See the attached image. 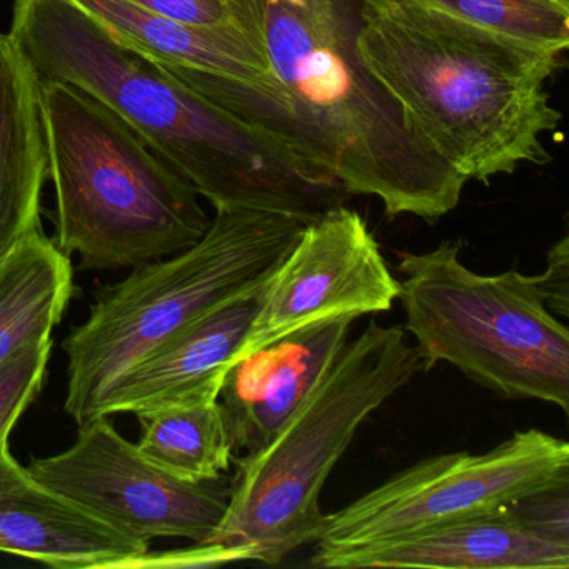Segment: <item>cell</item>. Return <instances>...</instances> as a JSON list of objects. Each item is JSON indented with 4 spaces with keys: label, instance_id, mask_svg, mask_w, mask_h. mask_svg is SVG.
Here are the masks:
<instances>
[{
    "label": "cell",
    "instance_id": "cell-1",
    "mask_svg": "<svg viewBox=\"0 0 569 569\" xmlns=\"http://www.w3.org/2000/svg\"><path fill=\"white\" fill-rule=\"evenodd\" d=\"M11 36L41 81L74 86L111 109L216 211L311 222L349 201L328 169L119 44L69 0H14Z\"/></svg>",
    "mask_w": 569,
    "mask_h": 569
},
{
    "label": "cell",
    "instance_id": "cell-2",
    "mask_svg": "<svg viewBox=\"0 0 569 569\" xmlns=\"http://www.w3.org/2000/svg\"><path fill=\"white\" fill-rule=\"evenodd\" d=\"M356 48L422 141L466 182L551 161L561 112L546 84L566 51L455 18L422 0H356Z\"/></svg>",
    "mask_w": 569,
    "mask_h": 569
},
{
    "label": "cell",
    "instance_id": "cell-3",
    "mask_svg": "<svg viewBox=\"0 0 569 569\" xmlns=\"http://www.w3.org/2000/svg\"><path fill=\"white\" fill-rule=\"evenodd\" d=\"M356 0H264V42L302 131L305 152L349 196L386 218L435 224L458 208L466 179L415 131L356 48Z\"/></svg>",
    "mask_w": 569,
    "mask_h": 569
},
{
    "label": "cell",
    "instance_id": "cell-4",
    "mask_svg": "<svg viewBox=\"0 0 569 569\" xmlns=\"http://www.w3.org/2000/svg\"><path fill=\"white\" fill-rule=\"evenodd\" d=\"M422 371L401 326L372 319L346 342L271 441L236 459L228 511L206 541L196 542L209 566L278 565L318 541L326 479L365 419Z\"/></svg>",
    "mask_w": 569,
    "mask_h": 569
},
{
    "label": "cell",
    "instance_id": "cell-5",
    "mask_svg": "<svg viewBox=\"0 0 569 569\" xmlns=\"http://www.w3.org/2000/svg\"><path fill=\"white\" fill-rule=\"evenodd\" d=\"M41 91L58 248L81 269L138 268L206 234L198 192L116 112L66 82Z\"/></svg>",
    "mask_w": 569,
    "mask_h": 569
},
{
    "label": "cell",
    "instance_id": "cell-6",
    "mask_svg": "<svg viewBox=\"0 0 569 569\" xmlns=\"http://www.w3.org/2000/svg\"><path fill=\"white\" fill-rule=\"evenodd\" d=\"M308 224L278 212L218 209L194 246L106 288L88 321L62 342L68 415L79 426L91 421L102 392L129 366L218 306L264 286Z\"/></svg>",
    "mask_w": 569,
    "mask_h": 569
},
{
    "label": "cell",
    "instance_id": "cell-7",
    "mask_svg": "<svg viewBox=\"0 0 569 569\" xmlns=\"http://www.w3.org/2000/svg\"><path fill=\"white\" fill-rule=\"evenodd\" d=\"M462 242L399 252V301L422 369L448 362L506 399L569 409V331L542 302L531 276L476 274Z\"/></svg>",
    "mask_w": 569,
    "mask_h": 569
},
{
    "label": "cell",
    "instance_id": "cell-8",
    "mask_svg": "<svg viewBox=\"0 0 569 569\" xmlns=\"http://www.w3.org/2000/svg\"><path fill=\"white\" fill-rule=\"evenodd\" d=\"M569 485V445L539 429L515 432L482 455L432 456L396 472L346 508L326 515L309 565L371 548Z\"/></svg>",
    "mask_w": 569,
    "mask_h": 569
},
{
    "label": "cell",
    "instance_id": "cell-9",
    "mask_svg": "<svg viewBox=\"0 0 569 569\" xmlns=\"http://www.w3.org/2000/svg\"><path fill=\"white\" fill-rule=\"evenodd\" d=\"M109 416L84 422L71 448L34 459L29 472L46 488L142 542H202L228 511L231 479L186 481L164 471L122 438Z\"/></svg>",
    "mask_w": 569,
    "mask_h": 569
},
{
    "label": "cell",
    "instance_id": "cell-10",
    "mask_svg": "<svg viewBox=\"0 0 569 569\" xmlns=\"http://www.w3.org/2000/svg\"><path fill=\"white\" fill-rule=\"evenodd\" d=\"M399 289L365 219L331 209L306 226L269 279L234 361L325 319L389 311Z\"/></svg>",
    "mask_w": 569,
    "mask_h": 569
},
{
    "label": "cell",
    "instance_id": "cell-11",
    "mask_svg": "<svg viewBox=\"0 0 569 569\" xmlns=\"http://www.w3.org/2000/svg\"><path fill=\"white\" fill-rule=\"evenodd\" d=\"M0 551L62 569H132L149 545L46 488L8 445L0 448Z\"/></svg>",
    "mask_w": 569,
    "mask_h": 569
},
{
    "label": "cell",
    "instance_id": "cell-12",
    "mask_svg": "<svg viewBox=\"0 0 569 569\" xmlns=\"http://www.w3.org/2000/svg\"><path fill=\"white\" fill-rule=\"evenodd\" d=\"M356 319L339 316L315 322L229 366L219 401L234 451L246 449L249 455L271 441L345 348Z\"/></svg>",
    "mask_w": 569,
    "mask_h": 569
},
{
    "label": "cell",
    "instance_id": "cell-13",
    "mask_svg": "<svg viewBox=\"0 0 569 569\" xmlns=\"http://www.w3.org/2000/svg\"><path fill=\"white\" fill-rule=\"evenodd\" d=\"M518 499L492 511L398 541L338 552L316 566L345 569H568L569 542L536 528L519 508Z\"/></svg>",
    "mask_w": 569,
    "mask_h": 569
},
{
    "label": "cell",
    "instance_id": "cell-14",
    "mask_svg": "<svg viewBox=\"0 0 569 569\" xmlns=\"http://www.w3.org/2000/svg\"><path fill=\"white\" fill-rule=\"evenodd\" d=\"M266 284L218 306L129 366L102 392L94 418L138 415L201 392L221 391L226 371L258 315Z\"/></svg>",
    "mask_w": 569,
    "mask_h": 569
},
{
    "label": "cell",
    "instance_id": "cell-15",
    "mask_svg": "<svg viewBox=\"0 0 569 569\" xmlns=\"http://www.w3.org/2000/svg\"><path fill=\"white\" fill-rule=\"evenodd\" d=\"M48 178L41 79L11 32H0V262L42 229Z\"/></svg>",
    "mask_w": 569,
    "mask_h": 569
},
{
    "label": "cell",
    "instance_id": "cell-16",
    "mask_svg": "<svg viewBox=\"0 0 569 569\" xmlns=\"http://www.w3.org/2000/svg\"><path fill=\"white\" fill-rule=\"evenodd\" d=\"M69 2L99 22L119 44L164 69H192L259 88H282L264 42L242 29L184 24L131 0Z\"/></svg>",
    "mask_w": 569,
    "mask_h": 569
},
{
    "label": "cell",
    "instance_id": "cell-17",
    "mask_svg": "<svg viewBox=\"0 0 569 569\" xmlns=\"http://www.w3.org/2000/svg\"><path fill=\"white\" fill-rule=\"evenodd\" d=\"M74 291L71 258L42 229L0 262V365L32 342L51 339Z\"/></svg>",
    "mask_w": 569,
    "mask_h": 569
},
{
    "label": "cell",
    "instance_id": "cell-18",
    "mask_svg": "<svg viewBox=\"0 0 569 569\" xmlns=\"http://www.w3.org/2000/svg\"><path fill=\"white\" fill-rule=\"evenodd\" d=\"M138 418L142 429L138 448L176 478L208 481L228 471L234 441L219 391L138 412Z\"/></svg>",
    "mask_w": 569,
    "mask_h": 569
},
{
    "label": "cell",
    "instance_id": "cell-19",
    "mask_svg": "<svg viewBox=\"0 0 569 569\" xmlns=\"http://www.w3.org/2000/svg\"><path fill=\"white\" fill-rule=\"evenodd\" d=\"M455 18L511 38L566 51L569 0H422Z\"/></svg>",
    "mask_w": 569,
    "mask_h": 569
},
{
    "label": "cell",
    "instance_id": "cell-20",
    "mask_svg": "<svg viewBox=\"0 0 569 569\" xmlns=\"http://www.w3.org/2000/svg\"><path fill=\"white\" fill-rule=\"evenodd\" d=\"M52 339L32 342L0 365V448L42 389Z\"/></svg>",
    "mask_w": 569,
    "mask_h": 569
},
{
    "label": "cell",
    "instance_id": "cell-21",
    "mask_svg": "<svg viewBox=\"0 0 569 569\" xmlns=\"http://www.w3.org/2000/svg\"><path fill=\"white\" fill-rule=\"evenodd\" d=\"M131 2L184 24L204 26V28H239L264 42V0H131Z\"/></svg>",
    "mask_w": 569,
    "mask_h": 569
},
{
    "label": "cell",
    "instance_id": "cell-22",
    "mask_svg": "<svg viewBox=\"0 0 569 569\" xmlns=\"http://www.w3.org/2000/svg\"><path fill=\"white\" fill-rule=\"evenodd\" d=\"M546 308L556 316H569V238L562 236L548 252V268L531 276Z\"/></svg>",
    "mask_w": 569,
    "mask_h": 569
}]
</instances>
